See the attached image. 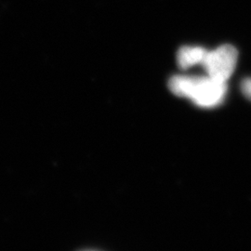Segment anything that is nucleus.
<instances>
[{"instance_id": "1", "label": "nucleus", "mask_w": 251, "mask_h": 251, "mask_svg": "<svg viewBox=\"0 0 251 251\" xmlns=\"http://www.w3.org/2000/svg\"><path fill=\"white\" fill-rule=\"evenodd\" d=\"M171 92L191 100L197 106L214 108L221 105L227 93V82L215 80L208 75H174L169 81Z\"/></svg>"}, {"instance_id": "2", "label": "nucleus", "mask_w": 251, "mask_h": 251, "mask_svg": "<svg viewBox=\"0 0 251 251\" xmlns=\"http://www.w3.org/2000/svg\"><path fill=\"white\" fill-rule=\"evenodd\" d=\"M237 57L236 49L225 44L214 50H207L202 66L209 77L221 82H227L234 72Z\"/></svg>"}, {"instance_id": "3", "label": "nucleus", "mask_w": 251, "mask_h": 251, "mask_svg": "<svg viewBox=\"0 0 251 251\" xmlns=\"http://www.w3.org/2000/svg\"><path fill=\"white\" fill-rule=\"evenodd\" d=\"M206 50L201 47L185 46L180 48L177 53V62L182 70H187L195 65H202Z\"/></svg>"}, {"instance_id": "4", "label": "nucleus", "mask_w": 251, "mask_h": 251, "mask_svg": "<svg viewBox=\"0 0 251 251\" xmlns=\"http://www.w3.org/2000/svg\"><path fill=\"white\" fill-rule=\"evenodd\" d=\"M241 90L244 96L251 100V78H246L241 83Z\"/></svg>"}]
</instances>
